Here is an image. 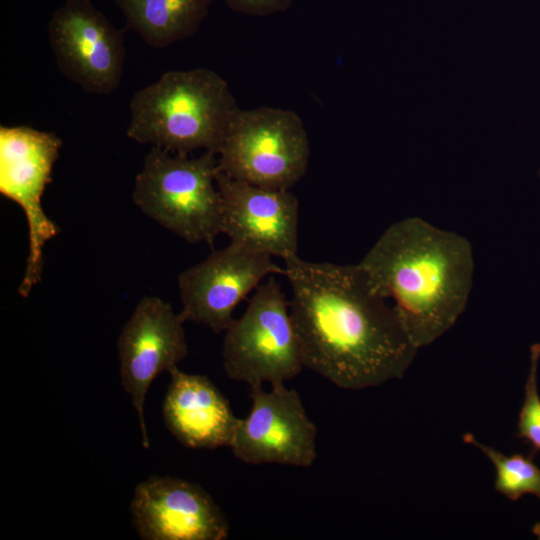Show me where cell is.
Instances as JSON below:
<instances>
[{
    "label": "cell",
    "mask_w": 540,
    "mask_h": 540,
    "mask_svg": "<svg viewBox=\"0 0 540 540\" xmlns=\"http://www.w3.org/2000/svg\"><path fill=\"white\" fill-rule=\"evenodd\" d=\"M304 366L348 390L403 377L418 347L357 264L285 260Z\"/></svg>",
    "instance_id": "1"
},
{
    "label": "cell",
    "mask_w": 540,
    "mask_h": 540,
    "mask_svg": "<svg viewBox=\"0 0 540 540\" xmlns=\"http://www.w3.org/2000/svg\"><path fill=\"white\" fill-rule=\"evenodd\" d=\"M358 265L376 292L394 302L418 348L455 324L473 285L469 240L417 216L390 225Z\"/></svg>",
    "instance_id": "2"
},
{
    "label": "cell",
    "mask_w": 540,
    "mask_h": 540,
    "mask_svg": "<svg viewBox=\"0 0 540 540\" xmlns=\"http://www.w3.org/2000/svg\"><path fill=\"white\" fill-rule=\"evenodd\" d=\"M127 136L177 154L218 153L239 110L228 83L215 71H168L135 92Z\"/></svg>",
    "instance_id": "3"
},
{
    "label": "cell",
    "mask_w": 540,
    "mask_h": 540,
    "mask_svg": "<svg viewBox=\"0 0 540 540\" xmlns=\"http://www.w3.org/2000/svg\"><path fill=\"white\" fill-rule=\"evenodd\" d=\"M218 158L153 146L135 177L132 200L149 218L195 244H212L221 233L222 198L216 184Z\"/></svg>",
    "instance_id": "4"
},
{
    "label": "cell",
    "mask_w": 540,
    "mask_h": 540,
    "mask_svg": "<svg viewBox=\"0 0 540 540\" xmlns=\"http://www.w3.org/2000/svg\"><path fill=\"white\" fill-rule=\"evenodd\" d=\"M226 375L253 386L284 384L305 367L287 300L274 275L261 283L242 316L225 331Z\"/></svg>",
    "instance_id": "5"
},
{
    "label": "cell",
    "mask_w": 540,
    "mask_h": 540,
    "mask_svg": "<svg viewBox=\"0 0 540 540\" xmlns=\"http://www.w3.org/2000/svg\"><path fill=\"white\" fill-rule=\"evenodd\" d=\"M218 171L257 186L289 190L306 173L310 145L291 110L239 109L217 153Z\"/></svg>",
    "instance_id": "6"
},
{
    "label": "cell",
    "mask_w": 540,
    "mask_h": 540,
    "mask_svg": "<svg viewBox=\"0 0 540 540\" xmlns=\"http://www.w3.org/2000/svg\"><path fill=\"white\" fill-rule=\"evenodd\" d=\"M61 147L53 132L25 125L0 127V192L22 208L28 225V256L18 290L22 297L41 281L44 246L59 233L43 210L42 196L52 182Z\"/></svg>",
    "instance_id": "7"
},
{
    "label": "cell",
    "mask_w": 540,
    "mask_h": 540,
    "mask_svg": "<svg viewBox=\"0 0 540 540\" xmlns=\"http://www.w3.org/2000/svg\"><path fill=\"white\" fill-rule=\"evenodd\" d=\"M48 36L61 73L84 91L109 94L120 84L125 39L90 0H66L54 11Z\"/></svg>",
    "instance_id": "8"
},
{
    "label": "cell",
    "mask_w": 540,
    "mask_h": 540,
    "mask_svg": "<svg viewBox=\"0 0 540 540\" xmlns=\"http://www.w3.org/2000/svg\"><path fill=\"white\" fill-rule=\"evenodd\" d=\"M251 409L239 420L229 448L246 464L309 467L317 457V428L294 389L251 387Z\"/></svg>",
    "instance_id": "9"
},
{
    "label": "cell",
    "mask_w": 540,
    "mask_h": 540,
    "mask_svg": "<svg viewBox=\"0 0 540 540\" xmlns=\"http://www.w3.org/2000/svg\"><path fill=\"white\" fill-rule=\"evenodd\" d=\"M285 274L272 256L229 243L180 273L178 287L184 321L206 325L219 334L233 322V312L264 278Z\"/></svg>",
    "instance_id": "10"
},
{
    "label": "cell",
    "mask_w": 540,
    "mask_h": 540,
    "mask_svg": "<svg viewBox=\"0 0 540 540\" xmlns=\"http://www.w3.org/2000/svg\"><path fill=\"white\" fill-rule=\"evenodd\" d=\"M185 321L157 296L143 297L123 326L117 340L120 378L136 410L142 444L149 448L144 403L153 380L188 354Z\"/></svg>",
    "instance_id": "11"
},
{
    "label": "cell",
    "mask_w": 540,
    "mask_h": 540,
    "mask_svg": "<svg viewBox=\"0 0 540 540\" xmlns=\"http://www.w3.org/2000/svg\"><path fill=\"white\" fill-rule=\"evenodd\" d=\"M222 198L221 233L230 243L276 256H297L298 199L288 190L257 186L217 171Z\"/></svg>",
    "instance_id": "12"
},
{
    "label": "cell",
    "mask_w": 540,
    "mask_h": 540,
    "mask_svg": "<svg viewBox=\"0 0 540 540\" xmlns=\"http://www.w3.org/2000/svg\"><path fill=\"white\" fill-rule=\"evenodd\" d=\"M131 515L145 540H224L229 524L212 497L198 484L152 476L135 489Z\"/></svg>",
    "instance_id": "13"
},
{
    "label": "cell",
    "mask_w": 540,
    "mask_h": 540,
    "mask_svg": "<svg viewBox=\"0 0 540 540\" xmlns=\"http://www.w3.org/2000/svg\"><path fill=\"white\" fill-rule=\"evenodd\" d=\"M168 372L163 417L170 433L192 449L230 447L240 418L221 391L204 375Z\"/></svg>",
    "instance_id": "14"
},
{
    "label": "cell",
    "mask_w": 540,
    "mask_h": 540,
    "mask_svg": "<svg viewBox=\"0 0 540 540\" xmlns=\"http://www.w3.org/2000/svg\"><path fill=\"white\" fill-rule=\"evenodd\" d=\"M126 28L149 46L164 48L195 34L213 0H114Z\"/></svg>",
    "instance_id": "15"
},
{
    "label": "cell",
    "mask_w": 540,
    "mask_h": 540,
    "mask_svg": "<svg viewBox=\"0 0 540 540\" xmlns=\"http://www.w3.org/2000/svg\"><path fill=\"white\" fill-rule=\"evenodd\" d=\"M463 441L481 450L494 465V488L497 492L512 501H517L524 494H533L540 499V468L533 462V454L507 456L479 442L471 433L464 434Z\"/></svg>",
    "instance_id": "16"
},
{
    "label": "cell",
    "mask_w": 540,
    "mask_h": 540,
    "mask_svg": "<svg viewBox=\"0 0 540 540\" xmlns=\"http://www.w3.org/2000/svg\"><path fill=\"white\" fill-rule=\"evenodd\" d=\"M539 359L540 344L535 343L530 348V370L517 425L518 438L531 443L533 455L540 452V396L537 385Z\"/></svg>",
    "instance_id": "17"
},
{
    "label": "cell",
    "mask_w": 540,
    "mask_h": 540,
    "mask_svg": "<svg viewBox=\"0 0 540 540\" xmlns=\"http://www.w3.org/2000/svg\"><path fill=\"white\" fill-rule=\"evenodd\" d=\"M294 0H225L227 6L239 13L267 16L286 10Z\"/></svg>",
    "instance_id": "18"
},
{
    "label": "cell",
    "mask_w": 540,
    "mask_h": 540,
    "mask_svg": "<svg viewBox=\"0 0 540 540\" xmlns=\"http://www.w3.org/2000/svg\"><path fill=\"white\" fill-rule=\"evenodd\" d=\"M532 532L538 539H540V522L534 524L532 527Z\"/></svg>",
    "instance_id": "19"
}]
</instances>
